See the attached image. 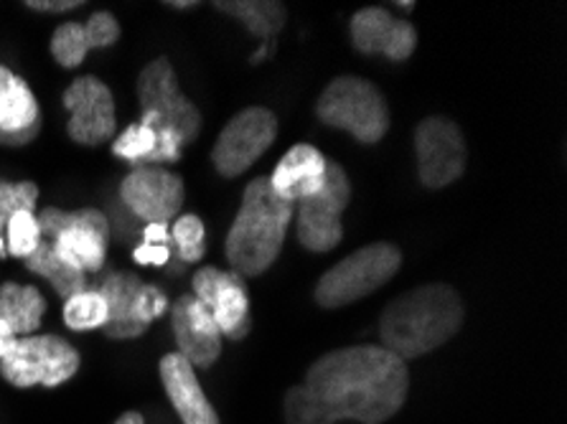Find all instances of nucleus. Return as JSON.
<instances>
[{"instance_id":"obj_1","label":"nucleus","mask_w":567,"mask_h":424,"mask_svg":"<svg viewBox=\"0 0 567 424\" xmlns=\"http://www.w3.org/2000/svg\"><path fill=\"white\" fill-rule=\"evenodd\" d=\"M410 389L405 361L382 345H354L326 353L306 382L286 396L288 424H382L400 412Z\"/></svg>"},{"instance_id":"obj_2","label":"nucleus","mask_w":567,"mask_h":424,"mask_svg":"<svg viewBox=\"0 0 567 424\" xmlns=\"http://www.w3.org/2000/svg\"><path fill=\"white\" fill-rule=\"evenodd\" d=\"M463 323V302L449 285H425L384 308L382 349L402 361L420 359L451 341Z\"/></svg>"},{"instance_id":"obj_3","label":"nucleus","mask_w":567,"mask_h":424,"mask_svg":"<svg viewBox=\"0 0 567 424\" xmlns=\"http://www.w3.org/2000/svg\"><path fill=\"white\" fill-rule=\"evenodd\" d=\"M293 211V204L275 196L268 178H255L245 188L243 206L227 237V259L235 275L257 277L268 272L280 255Z\"/></svg>"},{"instance_id":"obj_4","label":"nucleus","mask_w":567,"mask_h":424,"mask_svg":"<svg viewBox=\"0 0 567 424\" xmlns=\"http://www.w3.org/2000/svg\"><path fill=\"white\" fill-rule=\"evenodd\" d=\"M321 123L347 130L359 143H380L390 127V112L382 92L362 76H339L318 100Z\"/></svg>"},{"instance_id":"obj_5","label":"nucleus","mask_w":567,"mask_h":424,"mask_svg":"<svg viewBox=\"0 0 567 424\" xmlns=\"http://www.w3.org/2000/svg\"><path fill=\"white\" fill-rule=\"evenodd\" d=\"M402 255L394 245L377 241L357 249L354 255L341 259L321 277L316 288V302L321 308H343L349 302L367 298L369 292L380 290L398 275Z\"/></svg>"},{"instance_id":"obj_6","label":"nucleus","mask_w":567,"mask_h":424,"mask_svg":"<svg viewBox=\"0 0 567 424\" xmlns=\"http://www.w3.org/2000/svg\"><path fill=\"white\" fill-rule=\"evenodd\" d=\"M41 237L51 239L56 257L76 272H97L105 265L110 245L107 216L97 209H80L64 214L44 209L39 216Z\"/></svg>"},{"instance_id":"obj_7","label":"nucleus","mask_w":567,"mask_h":424,"mask_svg":"<svg viewBox=\"0 0 567 424\" xmlns=\"http://www.w3.org/2000/svg\"><path fill=\"white\" fill-rule=\"evenodd\" d=\"M137 100L143 107V123L153 130H171L182 145L196 141L202 130V115L178 90V80L168 59H156L137 76Z\"/></svg>"},{"instance_id":"obj_8","label":"nucleus","mask_w":567,"mask_h":424,"mask_svg":"<svg viewBox=\"0 0 567 424\" xmlns=\"http://www.w3.org/2000/svg\"><path fill=\"white\" fill-rule=\"evenodd\" d=\"M80 371V353L62 335H23L0 361V374L8 384L62 386Z\"/></svg>"},{"instance_id":"obj_9","label":"nucleus","mask_w":567,"mask_h":424,"mask_svg":"<svg viewBox=\"0 0 567 424\" xmlns=\"http://www.w3.org/2000/svg\"><path fill=\"white\" fill-rule=\"evenodd\" d=\"M349 176L339 163L329 161L326 184L318 194L298 201V239L311 252H331L343 237L341 214L349 206Z\"/></svg>"},{"instance_id":"obj_10","label":"nucleus","mask_w":567,"mask_h":424,"mask_svg":"<svg viewBox=\"0 0 567 424\" xmlns=\"http://www.w3.org/2000/svg\"><path fill=\"white\" fill-rule=\"evenodd\" d=\"M278 135V120L265 107H247L229 120L212 151L214 168L225 178L243 173L270 148Z\"/></svg>"},{"instance_id":"obj_11","label":"nucleus","mask_w":567,"mask_h":424,"mask_svg":"<svg viewBox=\"0 0 567 424\" xmlns=\"http://www.w3.org/2000/svg\"><path fill=\"white\" fill-rule=\"evenodd\" d=\"M417 173L425 188H445L466 170V143L458 125L443 117H427L415 133Z\"/></svg>"},{"instance_id":"obj_12","label":"nucleus","mask_w":567,"mask_h":424,"mask_svg":"<svg viewBox=\"0 0 567 424\" xmlns=\"http://www.w3.org/2000/svg\"><path fill=\"white\" fill-rule=\"evenodd\" d=\"M64 107L72 112L66 133L80 145H102L115 135L117 115L113 92L97 76H80L64 92Z\"/></svg>"},{"instance_id":"obj_13","label":"nucleus","mask_w":567,"mask_h":424,"mask_svg":"<svg viewBox=\"0 0 567 424\" xmlns=\"http://www.w3.org/2000/svg\"><path fill=\"white\" fill-rule=\"evenodd\" d=\"M194 298L209 310L219 333L231 341L245 339L250 331V296L245 280L235 272H221L217 267H204L194 275Z\"/></svg>"},{"instance_id":"obj_14","label":"nucleus","mask_w":567,"mask_h":424,"mask_svg":"<svg viewBox=\"0 0 567 424\" xmlns=\"http://www.w3.org/2000/svg\"><path fill=\"white\" fill-rule=\"evenodd\" d=\"M123 201L148 224H168L184 206V180L158 166H135L120 186Z\"/></svg>"},{"instance_id":"obj_15","label":"nucleus","mask_w":567,"mask_h":424,"mask_svg":"<svg viewBox=\"0 0 567 424\" xmlns=\"http://www.w3.org/2000/svg\"><path fill=\"white\" fill-rule=\"evenodd\" d=\"M351 41L367 56L382 54L392 62H405L417 46V31L384 8H364L351 19Z\"/></svg>"},{"instance_id":"obj_16","label":"nucleus","mask_w":567,"mask_h":424,"mask_svg":"<svg viewBox=\"0 0 567 424\" xmlns=\"http://www.w3.org/2000/svg\"><path fill=\"white\" fill-rule=\"evenodd\" d=\"M178 353L194 369H209L221 353V333L209 310L194 296H182L171 310Z\"/></svg>"},{"instance_id":"obj_17","label":"nucleus","mask_w":567,"mask_h":424,"mask_svg":"<svg viewBox=\"0 0 567 424\" xmlns=\"http://www.w3.org/2000/svg\"><path fill=\"white\" fill-rule=\"evenodd\" d=\"M326 170H329V161L323 158V153L313 145L300 143L282 155L268 180L275 196H280L282 201L298 204L321 192Z\"/></svg>"},{"instance_id":"obj_18","label":"nucleus","mask_w":567,"mask_h":424,"mask_svg":"<svg viewBox=\"0 0 567 424\" xmlns=\"http://www.w3.org/2000/svg\"><path fill=\"white\" fill-rule=\"evenodd\" d=\"M41 125L39 102L19 74L0 64V143L23 145L37 137Z\"/></svg>"},{"instance_id":"obj_19","label":"nucleus","mask_w":567,"mask_h":424,"mask_svg":"<svg viewBox=\"0 0 567 424\" xmlns=\"http://www.w3.org/2000/svg\"><path fill=\"white\" fill-rule=\"evenodd\" d=\"M161 382L184 424H219L217 412L206 400L194 366L182 353H166L161 359Z\"/></svg>"},{"instance_id":"obj_20","label":"nucleus","mask_w":567,"mask_h":424,"mask_svg":"<svg viewBox=\"0 0 567 424\" xmlns=\"http://www.w3.org/2000/svg\"><path fill=\"white\" fill-rule=\"evenodd\" d=\"M120 39V23L113 13L97 11L87 23H62L51 37V54L64 69L80 66L92 49L113 46Z\"/></svg>"},{"instance_id":"obj_21","label":"nucleus","mask_w":567,"mask_h":424,"mask_svg":"<svg viewBox=\"0 0 567 424\" xmlns=\"http://www.w3.org/2000/svg\"><path fill=\"white\" fill-rule=\"evenodd\" d=\"M47 313L44 292L33 285L6 282L0 288V320L11 328V331L23 339L39 331L41 320Z\"/></svg>"},{"instance_id":"obj_22","label":"nucleus","mask_w":567,"mask_h":424,"mask_svg":"<svg viewBox=\"0 0 567 424\" xmlns=\"http://www.w3.org/2000/svg\"><path fill=\"white\" fill-rule=\"evenodd\" d=\"M137 290H141V282L133 275H113L105 282L102 296H105L110 306V320L105 325L110 339H135V335L145 333L133 320V302Z\"/></svg>"},{"instance_id":"obj_23","label":"nucleus","mask_w":567,"mask_h":424,"mask_svg":"<svg viewBox=\"0 0 567 424\" xmlns=\"http://www.w3.org/2000/svg\"><path fill=\"white\" fill-rule=\"evenodd\" d=\"M217 8L243 21L247 29L262 41H272L275 33L286 25V8L280 3H265V0H229V3H217Z\"/></svg>"},{"instance_id":"obj_24","label":"nucleus","mask_w":567,"mask_h":424,"mask_svg":"<svg viewBox=\"0 0 567 424\" xmlns=\"http://www.w3.org/2000/svg\"><path fill=\"white\" fill-rule=\"evenodd\" d=\"M23 262L31 272L47 277V280L54 285V290L62 298H72V296H76V292L84 290V275L72 270V267H66L62 259L56 257L51 241H41V245L37 247V252H33L31 257H25Z\"/></svg>"},{"instance_id":"obj_25","label":"nucleus","mask_w":567,"mask_h":424,"mask_svg":"<svg viewBox=\"0 0 567 424\" xmlns=\"http://www.w3.org/2000/svg\"><path fill=\"white\" fill-rule=\"evenodd\" d=\"M110 320V306L102 292L82 290L64 302V323L69 331H94L105 328Z\"/></svg>"},{"instance_id":"obj_26","label":"nucleus","mask_w":567,"mask_h":424,"mask_svg":"<svg viewBox=\"0 0 567 424\" xmlns=\"http://www.w3.org/2000/svg\"><path fill=\"white\" fill-rule=\"evenodd\" d=\"M6 231H8L6 252L19 259L31 257L41 245V224L37 216H33V211L13 214L6 224Z\"/></svg>"},{"instance_id":"obj_27","label":"nucleus","mask_w":567,"mask_h":424,"mask_svg":"<svg viewBox=\"0 0 567 424\" xmlns=\"http://www.w3.org/2000/svg\"><path fill=\"white\" fill-rule=\"evenodd\" d=\"M156 145H158V133L141 120L137 125L127 127L125 133H120V137L113 143V153L117 158L137 163V161H148L151 155L156 153Z\"/></svg>"},{"instance_id":"obj_28","label":"nucleus","mask_w":567,"mask_h":424,"mask_svg":"<svg viewBox=\"0 0 567 424\" xmlns=\"http://www.w3.org/2000/svg\"><path fill=\"white\" fill-rule=\"evenodd\" d=\"M39 201V186L31 180H21V184H8L0 180V231L19 211H33V206Z\"/></svg>"},{"instance_id":"obj_29","label":"nucleus","mask_w":567,"mask_h":424,"mask_svg":"<svg viewBox=\"0 0 567 424\" xmlns=\"http://www.w3.org/2000/svg\"><path fill=\"white\" fill-rule=\"evenodd\" d=\"M171 237H174L178 252L186 259V262H199L204 257V224L199 216L184 214L178 216L174 229H171Z\"/></svg>"},{"instance_id":"obj_30","label":"nucleus","mask_w":567,"mask_h":424,"mask_svg":"<svg viewBox=\"0 0 567 424\" xmlns=\"http://www.w3.org/2000/svg\"><path fill=\"white\" fill-rule=\"evenodd\" d=\"M166 308H168V298L163 296L156 285H141V290H137L135 302H133L135 325L141 328V331H145V328L151 325V320H156L166 313Z\"/></svg>"},{"instance_id":"obj_31","label":"nucleus","mask_w":567,"mask_h":424,"mask_svg":"<svg viewBox=\"0 0 567 424\" xmlns=\"http://www.w3.org/2000/svg\"><path fill=\"white\" fill-rule=\"evenodd\" d=\"M168 257H171L168 247H163V245H141L133 252V259H135L137 265H156V267H161V265L168 262Z\"/></svg>"},{"instance_id":"obj_32","label":"nucleus","mask_w":567,"mask_h":424,"mask_svg":"<svg viewBox=\"0 0 567 424\" xmlns=\"http://www.w3.org/2000/svg\"><path fill=\"white\" fill-rule=\"evenodd\" d=\"M80 6L82 0H25V8H33V11H44V13H66Z\"/></svg>"},{"instance_id":"obj_33","label":"nucleus","mask_w":567,"mask_h":424,"mask_svg":"<svg viewBox=\"0 0 567 424\" xmlns=\"http://www.w3.org/2000/svg\"><path fill=\"white\" fill-rule=\"evenodd\" d=\"M168 241H171L168 224H145L143 245H163V247H168Z\"/></svg>"},{"instance_id":"obj_34","label":"nucleus","mask_w":567,"mask_h":424,"mask_svg":"<svg viewBox=\"0 0 567 424\" xmlns=\"http://www.w3.org/2000/svg\"><path fill=\"white\" fill-rule=\"evenodd\" d=\"M16 341H19V335H16L11 328L3 323V320H0V361H3L6 353L13 349Z\"/></svg>"},{"instance_id":"obj_35","label":"nucleus","mask_w":567,"mask_h":424,"mask_svg":"<svg viewBox=\"0 0 567 424\" xmlns=\"http://www.w3.org/2000/svg\"><path fill=\"white\" fill-rule=\"evenodd\" d=\"M272 49H275V41H262L260 51H257V54L252 56V64H260L262 59H268L272 54Z\"/></svg>"},{"instance_id":"obj_36","label":"nucleus","mask_w":567,"mask_h":424,"mask_svg":"<svg viewBox=\"0 0 567 424\" xmlns=\"http://www.w3.org/2000/svg\"><path fill=\"white\" fill-rule=\"evenodd\" d=\"M115 424H145V422H143L141 412H125Z\"/></svg>"},{"instance_id":"obj_37","label":"nucleus","mask_w":567,"mask_h":424,"mask_svg":"<svg viewBox=\"0 0 567 424\" xmlns=\"http://www.w3.org/2000/svg\"><path fill=\"white\" fill-rule=\"evenodd\" d=\"M168 6H174V8H194L196 3H168Z\"/></svg>"},{"instance_id":"obj_38","label":"nucleus","mask_w":567,"mask_h":424,"mask_svg":"<svg viewBox=\"0 0 567 424\" xmlns=\"http://www.w3.org/2000/svg\"><path fill=\"white\" fill-rule=\"evenodd\" d=\"M8 252H6V241H3V237H0V257H6Z\"/></svg>"}]
</instances>
